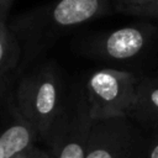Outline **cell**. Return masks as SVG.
<instances>
[{
    "label": "cell",
    "instance_id": "1",
    "mask_svg": "<svg viewBox=\"0 0 158 158\" xmlns=\"http://www.w3.org/2000/svg\"><path fill=\"white\" fill-rule=\"evenodd\" d=\"M111 5V0H56L14 17L9 25L21 44V67L67 31L107 15Z\"/></svg>",
    "mask_w": 158,
    "mask_h": 158
},
{
    "label": "cell",
    "instance_id": "2",
    "mask_svg": "<svg viewBox=\"0 0 158 158\" xmlns=\"http://www.w3.org/2000/svg\"><path fill=\"white\" fill-rule=\"evenodd\" d=\"M65 94L59 70L53 63L42 64L17 83L15 88L17 106L40 138L46 141L62 110Z\"/></svg>",
    "mask_w": 158,
    "mask_h": 158
},
{
    "label": "cell",
    "instance_id": "3",
    "mask_svg": "<svg viewBox=\"0 0 158 158\" xmlns=\"http://www.w3.org/2000/svg\"><path fill=\"white\" fill-rule=\"evenodd\" d=\"M93 123L85 89L65 94L62 110L46 138L51 157L85 158Z\"/></svg>",
    "mask_w": 158,
    "mask_h": 158
},
{
    "label": "cell",
    "instance_id": "4",
    "mask_svg": "<svg viewBox=\"0 0 158 158\" xmlns=\"http://www.w3.org/2000/svg\"><path fill=\"white\" fill-rule=\"evenodd\" d=\"M139 80L131 72L114 68H101L91 73L85 91L93 120L128 116Z\"/></svg>",
    "mask_w": 158,
    "mask_h": 158
},
{
    "label": "cell",
    "instance_id": "5",
    "mask_svg": "<svg viewBox=\"0 0 158 158\" xmlns=\"http://www.w3.org/2000/svg\"><path fill=\"white\" fill-rule=\"evenodd\" d=\"M10 78L0 83V158H14L36 146L37 131L20 111Z\"/></svg>",
    "mask_w": 158,
    "mask_h": 158
},
{
    "label": "cell",
    "instance_id": "6",
    "mask_svg": "<svg viewBox=\"0 0 158 158\" xmlns=\"http://www.w3.org/2000/svg\"><path fill=\"white\" fill-rule=\"evenodd\" d=\"M157 33L152 23H136L120 27L93 37L86 52L106 60H127L139 56Z\"/></svg>",
    "mask_w": 158,
    "mask_h": 158
},
{
    "label": "cell",
    "instance_id": "7",
    "mask_svg": "<svg viewBox=\"0 0 158 158\" xmlns=\"http://www.w3.org/2000/svg\"><path fill=\"white\" fill-rule=\"evenodd\" d=\"M137 141L128 116L95 120L85 158H133Z\"/></svg>",
    "mask_w": 158,
    "mask_h": 158
},
{
    "label": "cell",
    "instance_id": "8",
    "mask_svg": "<svg viewBox=\"0 0 158 158\" xmlns=\"http://www.w3.org/2000/svg\"><path fill=\"white\" fill-rule=\"evenodd\" d=\"M128 117L144 125L158 126V78L139 80Z\"/></svg>",
    "mask_w": 158,
    "mask_h": 158
},
{
    "label": "cell",
    "instance_id": "9",
    "mask_svg": "<svg viewBox=\"0 0 158 158\" xmlns=\"http://www.w3.org/2000/svg\"><path fill=\"white\" fill-rule=\"evenodd\" d=\"M22 59L21 44L7 20L0 19V78H9Z\"/></svg>",
    "mask_w": 158,
    "mask_h": 158
},
{
    "label": "cell",
    "instance_id": "10",
    "mask_svg": "<svg viewBox=\"0 0 158 158\" xmlns=\"http://www.w3.org/2000/svg\"><path fill=\"white\" fill-rule=\"evenodd\" d=\"M157 5L158 0H112L114 11L142 17H148Z\"/></svg>",
    "mask_w": 158,
    "mask_h": 158
},
{
    "label": "cell",
    "instance_id": "11",
    "mask_svg": "<svg viewBox=\"0 0 158 158\" xmlns=\"http://www.w3.org/2000/svg\"><path fill=\"white\" fill-rule=\"evenodd\" d=\"M14 158H52V157H51L49 152H46L37 146H33V147L26 149L25 152L15 156Z\"/></svg>",
    "mask_w": 158,
    "mask_h": 158
},
{
    "label": "cell",
    "instance_id": "12",
    "mask_svg": "<svg viewBox=\"0 0 158 158\" xmlns=\"http://www.w3.org/2000/svg\"><path fill=\"white\" fill-rule=\"evenodd\" d=\"M15 0H0V19L7 20L9 12L12 7V4Z\"/></svg>",
    "mask_w": 158,
    "mask_h": 158
},
{
    "label": "cell",
    "instance_id": "13",
    "mask_svg": "<svg viewBox=\"0 0 158 158\" xmlns=\"http://www.w3.org/2000/svg\"><path fill=\"white\" fill-rule=\"evenodd\" d=\"M147 158H158V136L153 139L152 144L149 146Z\"/></svg>",
    "mask_w": 158,
    "mask_h": 158
},
{
    "label": "cell",
    "instance_id": "14",
    "mask_svg": "<svg viewBox=\"0 0 158 158\" xmlns=\"http://www.w3.org/2000/svg\"><path fill=\"white\" fill-rule=\"evenodd\" d=\"M148 17H153V19H158V5L152 10V12L149 14Z\"/></svg>",
    "mask_w": 158,
    "mask_h": 158
},
{
    "label": "cell",
    "instance_id": "15",
    "mask_svg": "<svg viewBox=\"0 0 158 158\" xmlns=\"http://www.w3.org/2000/svg\"><path fill=\"white\" fill-rule=\"evenodd\" d=\"M9 78H10V77H9ZM2 79H5V78H0V83L2 81Z\"/></svg>",
    "mask_w": 158,
    "mask_h": 158
},
{
    "label": "cell",
    "instance_id": "16",
    "mask_svg": "<svg viewBox=\"0 0 158 158\" xmlns=\"http://www.w3.org/2000/svg\"><path fill=\"white\" fill-rule=\"evenodd\" d=\"M157 78H158V77H157Z\"/></svg>",
    "mask_w": 158,
    "mask_h": 158
}]
</instances>
